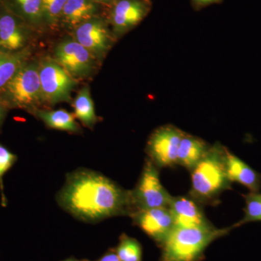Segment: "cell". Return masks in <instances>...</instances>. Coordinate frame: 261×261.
<instances>
[{"mask_svg":"<svg viewBox=\"0 0 261 261\" xmlns=\"http://www.w3.org/2000/svg\"><path fill=\"white\" fill-rule=\"evenodd\" d=\"M130 217L134 224L160 245H163L174 227L169 207L137 211Z\"/></svg>","mask_w":261,"mask_h":261,"instance_id":"obj_11","label":"cell"},{"mask_svg":"<svg viewBox=\"0 0 261 261\" xmlns=\"http://www.w3.org/2000/svg\"><path fill=\"white\" fill-rule=\"evenodd\" d=\"M210 147L202 139L185 134L178 147L177 164L192 171L207 153Z\"/></svg>","mask_w":261,"mask_h":261,"instance_id":"obj_16","label":"cell"},{"mask_svg":"<svg viewBox=\"0 0 261 261\" xmlns=\"http://www.w3.org/2000/svg\"><path fill=\"white\" fill-rule=\"evenodd\" d=\"M186 132L173 125L156 128L147 142V153L158 168L170 167L177 164L180 142Z\"/></svg>","mask_w":261,"mask_h":261,"instance_id":"obj_9","label":"cell"},{"mask_svg":"<svg viewBox=\"0 0 261 261\" xmlns=\"http://www.w3.org/2000/svg\"><path fill=\"white\" fill-rule=\"evenodd\" d=\"M115 252L121 261H142V247L137 240L123 233Z\"/></svg>","mask_w":261,"mask_h":261,"instance_id":"obj_21","label":"cell"},{"mask_svg":"<svg viewBox=\"0 0 261 261\" xmlns=\"http://www.w3.org/2000/svg\"><path fill=\"white\" fill-rule=\"evenodd\" d=\"M55 58L75 80L92 75L97 61L86 48L73 39L58 44L55 49Z\"/></svg>","mask_w":261,"mask_h":261,"instance_id":"obj_10","label":"cell"},{"mask_svg":"<svg viewBox=\"0 0 261 261\" xmlns=\"http://www.w3.org/2000/svg\"><path fill=\"white\" fill-rule=\"evenodd\" d=\"M39 63L25 61L12 80L0 91V99L5 106L34 112L43 102Z\"/></svg>","mask_w":261,"mask_h":261,"instance_id":"obj_4","label":"cell"},{"mask_svg":"<svg viewBox=\"0 0 261 261\" xmlns=\"http://www.w3.org/2000/svg\"><path fill=\"white\" fill-rule=\"evenodd\" d=\"M67 0H42L44 22L49 25L60 23L62 12Z\"/></svg>","mask_w":261,"mask_h":261,"instance_id":"obj_24","label":"cell"},{"mask_svg":"<svg viewBox=\"0 0 261 261\" xmlns=\"http://www.w3.org/2000/svg\"><path fill=\"white\" fill-rule=\"evenodd\" d=\"M102 6L93 0H67L60 23L73 30L86 20L99 15Z\"/></svg>","mask_w":261,"mask_h":261,"instance_id":"obj_15","label":"cell"},{"mask_svg":"<svg viewBox=\"0 0 261 261\" xmlns=\"http://www.w3.org/2000/svg\"><path fill=\"white\" fill-rule=\"evenodd\" d=\"M39 72L43 102L55 105L70 100L76 81L56 60H44L39 63Z\"/></svg>","mask_w":261,"mask_h":261,"instance_id":"obj_6","label":"cell"},{"mask_svg":"<svg viewBox=\"0 0 261 261\" xmlns=\"http://www.w3.org/2000/svg\"><path fill=\"white\" fill-rule=\"evenodd\" d=\"M233 227L218 228L213 225L206 227L174 226L161 245V261L199 260L211 243L226 235Z\"/></svg>","mask_w":261,"mask_h":261,"instance_id":"obj_3","label":"cell"},{"mask_svg":"<svg viewBox=\"0 0 261 261\" xmlns=\"http://www.w3.org/2000/svg\"><path fill=\"white\" fill-rule=\"evenodd\" d=\"M14 14L34 25L44 23L42 0H10Z\"/></svg>","mask_w":261,"mask_h":261,"instance_id":"obj_20","label":"cell"},{"mask_svg":"<svg viewBox=\"0 0 261 261\" xmlns=\"http://www.w3.org/2000/svg\"><path fill=\"white\" fill-rule=\"evenodd\" d=\"M152 7L151 0H116L110 5L106 18L116 40L137 27Z\"/></svg>","mask_w":261,"mask_h":261,"instance_id":"obj_8","label":"cell"},{"mask_svg":"<svg viewBox=\"0 0 261 261\" xmlns=\"http://www.w3.org/2000/svg\"><path fill=\"white\" fill-rule=\"evenodd\" d=\"M62 261H80L76 260V259L74 258V257H70V258L65 259L64 260Z\"/></svg>","mask_w":261,"mask_h":261,"instance_id":"obj_29","label":"cell"},{"mask_svg":"<svg viewBox=\"0 0 261 261\" xmlns=\"http://www.w3.org/2000/svg\"><path fill=\"white\" fill-rule=\"evenodd\" d=\"M32 113L40 118L49 128L74 134L82 132L80 126L75 121L74 117L65 110L44 111L37 109Z\"/></svg>","mask_w":261,"mask_h":261,"instance_id":"obj_17","label":"cell"},{"mask_svg":"<svg viewBox=\"0 0 261 261\" xmlns=\"http://www.w3.org/2000/svg\"><path fill=\"white\" fill-rule=\"evenodd\" d=\"M198 203L192 197H173L169 210L172 214L174 226L206 227L212 226Z\"/></svg>","mask_w":261,"mask_h":261,"instance_id":"obj_13","label":"cell"},{"mask_svg":"<svg viewBox=\"0 0 261 261\" xmlns=\"http://www.w3.org/2000/svg\"><path fill=\"white\" fill-rule=\"evenodd\" d=\"M97 261H121L119 257L117 255L116 252L114 251H109L105 254L100 258L98 259Z\"/></svg>","mask_w":261,"mask_h":261,"instance_id":"obj_26","label":"cell"},{"mask_svg":"<svg viewBox=\"0 0 261 261\" xmlns=\"http://www.w3.org/2000/svg\"><path fill=\"white\" fill-rule=\"evenodd\" d=\"M57 201L75 219L92 224L113 216H130L135 211L130 190L101 173L84 168L67 175Z\"/></svg>","mask_w":261,"mask_h":261,"instance_id":"obj_1","label":"cell"},{"mask_svg":"<svg viewBox=\"0 0 261 261\" xmlns=\"http://www.w3.org/2000/svg\"><path fill=\"white\" fill-rule=\"evenodd\" d=\"M75 116L84 126L93 128L98 121L94 111L93 100L91 97L90 90L88 86L81 89L73 102Z\"/></svg>","mask_w":261,"mask_h":261,"instance_id":"obj_19","label":"cell"},{"mask_svg":"<svg viewBox=\"0 0 261 261\" xmlns=\"http://www.w3.org/2000/svg\"><path fill=\"white\" fill-rule=\"evenodd\" d=\"M18 157L11 151L0 144V193H1L2 205L6 207L7 199L4 192L3 177L16 163Z\"/></svg>","mask_w":261,"mask_h":261,"instance_id":"obj_23","label":"cell"},{"mask_svg":"<svg viewBox=\"0 0 261 261\" xmlns=\"http://www.w3.org/2000/svg\"><path fill=\"white\" fill-rule=\"evenodd\" d=\"M226 175L231 182H238L250 192H258L261 189V174L244 162L226 147L224 151Z\"/></svg>","mask_w":261,"mask_h":261,"instance_id":"obj_14","label":"cell"},{"mask_svg":"<svg viewBox=\"0 0 261 261\" xmlns=\"http://www.w3.org/2000/svg\"><path fill=\"white\" fill-rule=\"evenodd\" d=\"M29 36L23 22L11 12L0 14V50L15 53L25 49Z\"/></svg>","mask_w":261,"mask_h":261,"instance_id":"obj_12","label":"cell"},{"mask_svg":"<svg viewBox=\"0 0 261 261\" xmlns=\"http://www.w3.org/2000/svg\"><path fill=\"white\" fill-rule=\"evenodd\" d=\"M0 51H1V50H0Z\"/></svg>","mask_w":261,"mask_h":261,"instance_id":"obj_30","label":"cell"},{"mask_svg":"<svg viewBox=\"0 0 261 261\" xmlns=\"http://www.w3.org/2000/svg\"><path fill=\"white\" fill-rule=\"evenodd\" d=\"M225 147L220 144L210 148L192 170V198L199 203H214L221 192L231 189L224 165Z\"/></svg>","mask_w":261,"mask_h":261,"instance_id":"obj_2","label":"cell"},{"mask_svg":"<svg viewBox=\"0 0 261 261\" xmlns=\"http://www.w3.org/2000/svg\"><path fill=\"white\" fill-rule=\"evenodd\" d=\"M245 200V216L240 222L234 225V227L242 226L249 222L261 221V194L250 192L244 195Z\"/></svg>","mask_w":261,"mask_h":261,"instance_id":"obj_22","label":"cell"},{"mask_svg":"<svg viewBox=\"0 0 261 261\" xmlns=\"http://www.w3.org/2000/svg\"><path fill=\"white\" fill-rule=\"evenodd\" d=\"M223 0H191L192 7L195 10H200L211 5L220 4Z\"/></svg>","mask_w":261,"mask_h":261,"instance_id":"obj_25","label":"cell"},{"mask_svg":"<svg viewBox=\"0 0 261 261\" xmlns=\"http://www.w3.org/2000/svg\"><path fill=\"white\" fill-rule=\"evenodd\" d=\"M73 39L82 44L97 61H102L116 42L107 18L100 15L81 23L72 30Z\"/></svg>","mask_w":261,"mask_h":261,"instance_id":"obj_7","label":"cell"},{"mask_svg":"<svg viewBox=\"0 0 261 261\" xmlns=\"http://www.w3.org/2000/svg\"><path fill=\"white\" fill-rule=\"evenodd\" d=\"M130 195L134 213L146 209L169 207L173 197L160 181L159 168L149 159L146 160L138 183L130 190Z\"/></svg>","mask_w":261,"mask_h":261,"instance_id":"obj_5","label":"cell"},{"mask_svg":"<svg viewBox=\"0 0 261 261\" xmlns=\"http://www.w3.org/2000/svg\"><path fill=\"white\" fill-rule=\"evenodd\" d=\"M93 1L98 3V4L109 7L110 5L113 4L116 0H93Z\"/></svg>","mask_w":261,"mask_h":261,"instance_id":"obj_28","label":"cell"},{"mask_svg":"<svg viewBox=\"0 0 261 261\" xmlns=\"http://www.w3.org/2000/svg\"><path fill=\"white\" fill-rule=\"evenodd\" d=\"M28 51L25 49L15 53L0 51V91L28 61Z\"/></svg>","mask_w":261,"mask_h":261,"instance_id":"obj_18","label":"cell"},{"mask_svg":"<svg viewBox=\"0 0 261 261\" xmlns=\"http://www.w3.org/2000/svg\"><path fill=\"white\" fill-rule=\"evenodd\" d=\"M8 110V108L5 106L4 103L2 102L1 99H0V128L3 126Z\"/></svg>","mask_w":261,"mask_h":261,"instance_id":"obj_27","label":"cell"}]
</instances>
